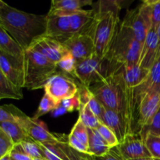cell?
I'll use <instances>...</instances> for the list:
<instances>
[{
    "instance_id": "1",
    "label": "cell",
    "mask_w": 160,
    "mask_h": 160,
    "mask_svg": "<svg viewBox=\"0 0 160 160\" xmlns=\"http://www.w3.org/2000/svg\"><path fill=\"white\" fill-rule=\"evenodd\" d=\"M88 88L103 107L125 114L131 123L133 134H137L132 89L127 85L123 76V67Z\"/></svg>"
},
{
    "instance_id": "2",
    "label": "cell",
    "mask_w": 160,
    "mask_h": 160,
    "mask_svg": "<svg viewBox=\"0 0 160 160\" xmlns=\"http://www.w3.org/2000/svg\"><path fill=\"white\" fill-rule=\"evenodd\" d=\"M0 25L25 50L45 34L47 15L29 13L7 4L0 9Z\"/></svg>"
},
{
    "instance_id": "3",
    "label": "cell",
    "mask_w": 160,
    "mask_h": 160,
    "mask_svg": "<svg viewBox=\"0 0 160 160\" xmlns=\"http://www.w3.org/2000/svg\"><path fill=\"white\" fill-rule=\"evenodd\" d=\"M120 1L97 2L88 34L95 47V54L106 57L110 50L120 26Z\"/></svg>"
},
{
    "instance_id": "4",
    "label": "cell",
    "mask_w": 160,
    "mask_h": 160,
    "mask_svg": "<svg viewBox=\"0 0 160 160\" xmlns=\"http://www.w3.org/2000/svg\"><path fill=\"white\" fill-rule=\"evenodd\" d=\"M57 72V64L32 48L23 50V88L28 90L42 88Z\"/></svg>"
},
{
    "instance_id": "5",
    "label": "cell",
    "mask_w": 160,
    "mask_h": 160,
    "mask_svg": "<svg viewBox=\"0 0 160 160\" xmlns=\"http://www.w3.org/2000/svg\"><path fill=\"white\" fill-rule=\"evenodd\" d=\"M124 67L108 57L94 54L91 57L77 62L74 77L81 84L87 88L102 82Z\"/></svg>"
},
{
    "instance_id": "6",
    "label": "cell",
    "mask_w": 160,
    "mask_h": 160,
    "mask_svg": "<svg viewBox=\"0 0 160 160\" xmlns=\"http://www.w3.org/2000/svg\"><path fill=\"white\" fill-rule=\"evenodd\" d=\"M142 46V44L137 40L132 30L121 23L106 57L125 67L137 65L140 59Z\"/></svg>"
},
{
    "instance_id": "7",
    "label": "cell",
    "mask_w": 160,
    "mask_h": 160,
    "mask_svg": "<svg viewBox=\"0 0 160 160\" xmlns=\"http://www.w3.org/2000/svg\"><path fill=\"white\" fill-rule=\"evenodd\" d=\"M122 23L132 30L137 40L143 45L148 31L152 28L148 0H145L137 8L128 11Z\"/></svg>"
},
{
    "instance_id": "8",
    "label": "cell",
    "mask_w": 160,
    "mask_h": 160,
    "mask_svg": "<svg viewBox=\"0 0 160 160\" xmlns=\"http://www.w3.org/2000/svg\"><path fill=\"white\" fill-rule=\"evenodd\" d=\"M45 92L60 105L63 100L72 98L78 94L79 87L73 78L65 73L57 72L45 84Z\"/></svg>"
},
{
    "instance_id": "9",
    "label": "cell",
    "mask_w": 160,
    "mask_h": 160,
    "mask_svg": "<svg viewBox=\"0 0 160 160\" xmlns=\"http://www.w3.org/2000/svg\"><path fill=\"white\" fill-rule=\"evenodd\" d=\"M16 122L23 128L31 138L38 143L56 145L61 141V139L48 131L45 123L33 117H28L26 114L23 113L17 117Z\"/></svg>"
},
{
    "instance_id": "10",
    "label": "cell",
    "mask_w": 160,
    "mask_h": 160,
    "mask_svg": "<svg viewBox=\"0 0 160 160\" xmlns=\"http://www.w3.org/2000/svg\"><path fill=\"white\" fill-rule=\"evenodd\" d=\"M137 112L138 128L141 129L147 126L160 108L159 93H145L134 102Z\"/></svg>"
},
{
    "instance_id": "11",
    "label": "cell",
    "mask_w": 160,
    "mask_h": 160,
    "mask_svg": "<svg viewBox=\"0 0 160 160\" xmlns=\"http://www.w3.org/2000/svg\"><path fill=\"white\" fill-rule=\"evenodd\" d=\"M29 48L42 54L56 64L70 53L63 44L46 35L36 39Z\"/></svg>"
},
{
    "instance_id": "12",
    "label": "cell",
    "mask_w": 160,
    "mask_h": 160,
    "mask_svg": "<svg viewBox=\"0 0 160 160\" xmlns=\"http://www.w3.org/2000/svg\"><path fill=\"white\" fill-rule=\"evenodd\" d=\"M63 45L67 47L77 62L84 60L95 54V47L92 36L88 33L73 35Z\"/></svg>"
},
{
    "instance_id": "13",
    "label": "cell",
    "mask_w": 160,
    "mask_h": 160,
    "mask_svg": "<svg viewBox=\"0 0 160 160\" xmlns=\"http://www.w3.org/2000/svg\"><path fill=\"white\" fill-rule=\"evenodd\" d=\"M100 122L107 126L115 134L120 143L123 142L127 135L133 134L131 123L123 112L105 108Z\"/></svg>"
},
{
    "instance_id": "14",
    "label": "cell",
    "mask_w": 160,
    "mask_h": 160,
    "mask_svg": "<svg viewBox=\"0 0 160 160\" xmlns=\"http://www.w3.org/2000/svg\"><path fill=\"white\" fill-rule=\"evenodd\" d=\"M117 147L125 160L151 156L145 141L139 133L127 135Z\"/></svg>"
},
{
    "instance_id": "15",
    "label": "cell",
    "mask_w": 160,
    "mask_h": 160,
    "mask_svg": "<svg viewBox=\"0 0 160 160\" xmlns=\"http://www.w3.org/2000/svg\"><path fill=\"white\" fill-rule=\"evenodd\" d=\"M45 35L63 44L73 34L70 27V17L47 14V27Z\"/></svg>"
},
{
    "instance_id": "16",
    "label": "cell",
    "mask_w": 160,
    "mask_h": 160,
    "mask_svg": "<svg viewBox=\"0 0 160 160\" xmlns=\"http://www.w3.org/2000/svg\"><path fill=\"white\" fill-rule=\"evenodd\" d=\"M0 70L12 84L23 88V60L0 51Z\"/></svg>"
},
{
    "instance_id": "17",
    "label": "cell",
    "mask_w": 160,
    "mask_h": 160,
    "mask_svg": "<svg viewBox=\"0 0 160 160\" xmlns=\"http://www.w3.org/2000/svg\"><path fill=\"white\" fill-rule=\"evenodd\" d=\"M159 56V40L157 31L151 28L148 31L142 46L138 65L141 67L150 70Z\"/></svg>"
},
{
    "instance_id": "18",
    "label": "cell",
    "mask_w": 160,
    "mask_h": 160,
    "mask_svg": "<svg viewBox=\"0 0 160 160\" xmlns=\"http://www.w3.org/2000/svg\"><path fill=\"white\" fill-rule=\"evenodd\" d=\"M145 93L160 94V54L149 70V74L146 81L138 87L132 89L134 102L136 98Z\"/></svg>"
},
{
    "instance_id": "19",
    "label": "cell",
    "mask_w": 160,
    "mask_h": 160,
    "mask_svg": "<svg viewBox=\"0 0 160 160\" xmlns=\"http://www.w3.org/2000/svg\"><path fill=\"white\" fill-rule=\"evenodd\" d=\"M93 4L91 0H53L48 14L70 17L82 10L85 6Z\"/></svg>"
},
{
    "instance_id": "20",
    "label": "cell",
    "mask_w": 160,
    "mask_h": 160,
    "mask_svg": "<svg viewBox=\"0 0 160 160\" xmlns=\"http://www.w3.org/2000/svg\"><path fill=\"white\" fill-rule=\"evenodd\" d=\"M149 70L141 67L138 64L131 67H123V76L128 87L134 89L142 85L148 78Z\"/></svg>"
},
{
    "instance_id": "21",
    "label": "cell",
    "mask_w": 160,
    "mask_h": 160,
    "mask_svg": "<svg viewBox=\"0 0 160 160\" xmlns=\"http://www.w3.org/2000/svg\"><path fill=\"white\" fill-rule=\"evenodd\" d=\"M0 51L23 60V50L0 25Z\"/></svg>"
},
{
    "instance_id": "22",
    "label": "cell",
    "mask_w": 160,
    "mask_h": 160,
    "mask_svg": "<svg viewBox=\"0 0 160 160\" xmlns=\"http://www.w3.org/2000/svg\"><path fill=\"white\" fill-rule=\"evenodd\" d=\"M88 130V154L95 157H100L106 155L110 150L111 147L101 137L96 129Z\"/></svg>"
},
{
    "instance_id": "23",
    "label": "cell",
    "mask_w": 160,
    "mask_h": 160,
    "mask_svg": "<svg viewBox=\"0 0 160 160\" xmlns=\"http://www.w3.org/2000/svg\"><path fill=\"white\" fill-rule=\"evenodd\" d=\"M0 128L12 139L13 143L20 144L29 138L23 128L16 121H6L0 123Z\"/></svg>"
},
{
    "instance_id": "24",
    "label": "cell",
    "mask_w": 160,
    "mask_h": 160,
    "mask_svg": "<svg viewBox=\"0 0 160 160\" xmlns=\"http://www.w3.org/2000/svg\"><path fill=\"white\" fill-rule=\"evenodd\" d=\"M23 97L22 88L12 84L0 70V100L3 98L19 100Z\"/></svg>"
},
{
    "instance_id": "25",
    "label": "cell",
    "mask_w": 160,
    "mask_h": 160,
    "mask_svg": "<svg viewBox=\"0 0 160 160\" xmlns=\"http://www.w3.org/2000/svg\"><path fill=\"white\" fill-rule=\"evenodd\" d=\"M78 118L84 123V126L87 127L89 129H97L101 123L98 117L91 110L88 103L81 104Z\"/></svg>"
},
{
    "instance_id": "26",
    "label": "cell",
    "mask_w": 160,
    "mask_h": 160,
    "mask_svg": "<svg viewBox=\"0 0 160 160\" xmlns=\"http://www.w3.org/2000/svg\"><path fill=\"white\" fill-rule=\"evenodd\" d=\"M59 148H61L64 154L67 156L68 160H96L95 157L88 153H82L76 151L68 145L67 141L61 140L58 143Z\"/></svg>"
},
{
    "instance_id": "27",
    "label": "cell",
    "mask_w": 160,
    "mask_h": 160,
    "mask_svg": "<svg viewBox=\"0 0 160 160\" xmlns=\"http://www.w3.org/2000/svg\"><path fill=\"white\" fill-rule=\"evenodd\" d=\"M59 106L60 105L58 104L52 97H50L48 94L45 92V95H44L42 100H41L37 112H35L33 118L38 120L39 117H42L43 115H45L48 112H51L52 110H56Z\"/></svg>"
},
{
    "instance_id": "28",
    "label": "cell",
    "mask_w": 160,
    "mask_h": 160,
    "mask_svg": "<svg viewBox=\"0 0 160 160\" xmlns=\"http://www.w3.org/2000/svg\"><path fill=\"white\" fill-rule=\"evenodd\" d=\"M70 134L88 148V130L79 118L73 125Z\"/></svg>"
},
{
    "instance_id": "29",
    "label": "cell",
    "mask_w": 160,
    "mask_h": 160,
    "mask_svg": "<svg viewBox=\"0 0 160 160\" xmlns=\"http://www.w3.org/2000/svg\"><path fill=\"white\" fill-rule=\"evenodd\" d=\"M23 112L13 105L0 106V123L6 121H16L17 118Z\"/></svg>"
},
{
    "instance_id": "30",
    "label": "cell",
    "mask_w": 160,
    "mask_h": 160,
    "mask_svg": "<svg viewBox=\"0 0 160 160\" xmlns=\"http://www.w3.org/2000/svg\"><path fill=\"white\" fill-rule=\"evenodd\" d=\"M139 134L143 139H145L148 134L160 136V108L152 119L151 122L147 126L142 128Z\"/></svg>"
},
{
    "instance_id": "31",
    "label": "cell",
    "mask_w": 160,
    "mask_h": 160,
    "mask_svg": "<svg viewBox=\"0 0 160 160\" xmlns=\"http://www.w3.org/2000/svg\"><path fill=\"white\" fill-rule=\"evenodd\" d=\"M144 141L152 157L160 160V136L148 134Z\"/></svg>"
},
{
    "instance_id": "32",
    "label": "cell",
    "mask_w": 160,
    "mask_h": 160,
    "mask_svg": "<svg viewBox=\"0 0 160 160\" xmlns=\"http://www.w3.org/2000/svg\"><path fill=\"white\" fill-rule=\"evenodd\" d=\"M23 150L28 156H29L31 159L34 158H43L41 150L40 143H38L31 138H28L27 140L23 141L21 143Z\"/></svg>"
},
{
    "instance_id": "33",
    "label": "cell",
    "mask_w": 160,
    "mask_h": 160,
    "mask_svg": "<svg viewBox=\"0 0 160 160\" xmlns=\"http://www.w3.org/2000/svg\"><path fill=\"white\" fill-rule=\"evenodd\" d=\"M96 130L99 133L101 137L104 139L105 142H106L111 148L117 146V145L120 144V142H119L118 139H117L115 134H114V133L105 124L101 123Z\"/></svg>"
},
{
    "instance_id": "34",
    "label": "cell",
    "mask_w": 160,
    "mask_h": 160,
    "mask_svg": "<svg viewBox=\"0 0 160 160\" xmlns=\"http://www.w3.org/2000/svg\"><path fill=\"white\" fill-rule=\"evenodd\" d=\"M76 65L77 61L70 53L66 57H64L62 60L58 62L57 67L63 73H67V74H70L74 77Z\"/></svg>"
},
{
    "instance_id": "35",
    "label": "cell",
    "mask_w": 160,
    "mask_h": 160,
    "mask_svg": "<svg viewBox=\"0 0 160 160\" xmlns=\"http://www.w3.org/2000/svg\"><path fill=\"white\" fill-rule=\"evenodd\" d=\"M14 145L12 139L0 128V159L10 153Z\"/></svg>"
},
{
    "instance_id": "36",
    "label": "cell",
    "mask_w": 160,
    "mask_h": 160,
    "mask_svg": "<svg viewBox=\"0 0 160 160\" xmlns=\"http://www.w3.org/2000/svg\"><path fill=\"white\" fill-rule=\"evenodd\" d=\"M150 5L152 28L157 31L160 25V0H148Z\"/></svg>"
},
{
    "instance_id": "37",
    "label": "cell",
    "mask_w": 160,
    "mask_h": 160,
    "mask_svg": "<svg viewBox=\"0 0 160 160\" xmlns=\"http://www.w3.org/2000/svg\"><path fill=\"white\" fill-rule=\"evenodd\" d=\"M60 106L65 109L66 112H71L74 110H79L81 107V102H80L78 95L77 94L75 96L72 98L63 100L61 102Z\"/></svg>"
},
{
    "instance_id": "38",
    "label": "cell",
    "mask_w": 160,
    "mask_h": 160,
    "mask_svg": "<svg viewBox=\"0 0 160 160\" xmlns=\"http://www.w3.org/2000/svg\"><path fill=\"white\" fill-rule=\"evenodd\" d=\"M87 103L88 105L89 108L91 109V110L94 112V114H95V115L98 117V120H100L105 109V108L103 107L102 105L97 100V98L94 96V95L92 93H91L88 102Z\"/></svg>"
},
{
    "instance_id": "39",
    "label": "cell",
    "mask_w": 160,
    "mask_h": 160,
    "mask_svg": "<svg viewBox=\"0 0 160 160\" xmlns=\"http://www.w3.org/2000/svg\"><path fill=\"white\" fill-rule=\"evenodd\" d=\"M9 156L14 160H32L29 156L26 154L20 143L14 145L12 151L9 153Z\"/></svg>"
},
{
    "instance_id": "40",
    "label": "cell",
    "mask_w": 160,
    "mask_h": 160,
    "mask_svg": "<svg viewBox=\"0 0 160 160\" xmlns=\"http://www.w3.org/2000/svg\"><path fill=\"white\" fill-rule=\"evenodd\" d=\"M96 160H125L119 152L117 147L111 148L110 150L106 155L100 157H95Z\"/></svg>"
},
{
    "instance_id": "41",
    "label": "cell",
    "mask_w": 160,
    "mask_h": 160,
    "mask_svg": "<svg viewBox=\"0 0 160 160\" xmlns=\"http://www.w3.org/2000/svg\"><path fill=\"white\" fill-rule=\"evenodd\" d=\"M128 160H159L156 158H153L152 156L150 157H143V158H138V159H128Z\"/></svg>"
},
{
    "instance_id": "42",
    "label": "cell",
    "mask_w": 160,
    "mask_h": 160,
    "mask_svg": "<svg viewBox=\"0 0 160 160\" xmlns=\"http://www.w3.org/2000/svg\"><path fill=\"white\" fill-rule=\"evenodd\" d=\"M157 34H158V40H159V55L160 54V25L157 29Z\"/></svg>"
},
{
    "instance_id": "43",
    "label": "cell",
    "mask_w": 160,
    "mask_h": 160,
    "mask_svg": "<svg viewBox=\"0 0 160 160\" xmlns=\"http://www.w3.org/2000/svg\"><path fill=\"white\" fill-rule=\"evenodd\" d=\"M6 3L5 2H3V1H2V0H0V9H2L3 7H5V6H6Z\"/></svg>"
},
{
    "instance_id": "44",
    "label": "cell",
    "mask_w": 160,
    "mask_h": 160,
    "mask_svg": "<svg viewBox=\"0 0 160 160\" xmlns=\"http://www.w3.org/2000/svg\"><path fill=\"white\" fill-rule=\"evenodd\" d=\"M0 160H10V156H9V154L7 155V156H4L3 158H2Z\"/></svg>"
},
{
    "instance_id": "45",
    "label": "cell",
    "mask_w": 160,
    "mask_h": 160,
    "mask_svg": "<svg viewBox=\"0 0 160 160\" xmlns=\"http://www.w3.org/2000/svg\"><path fill=\"white\" fill-rule=\"evenodd\" d=\"M32 160H46L44 158H34V159H32Z\"/></svg>"
},
{
    "instance_id": "46",
    "label": "cell",
    "mask_w": 160,
    "mask_h": 160,
    "mask_svg": "<svg viewBox=\"0 0 160 160\" xmlns=\"http://www.w3.org/2000/svg\"><path fill=\"white\" fill-rule=\"evenodd\" d=\"M10 160H14V159H11V158H10Z\"/></svg>"
}]
</instances>
